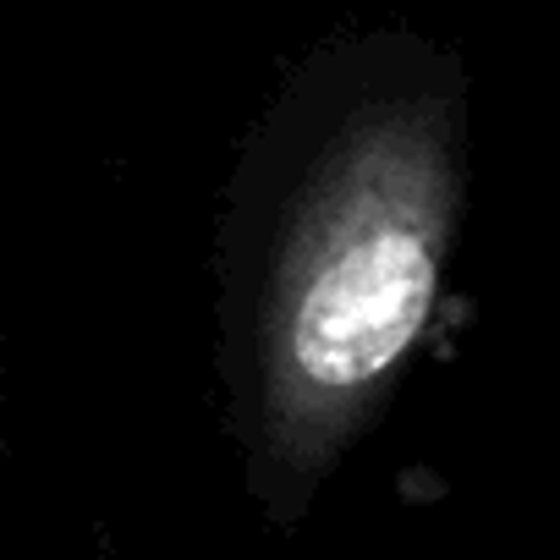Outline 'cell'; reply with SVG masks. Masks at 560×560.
Returning a JSON list of instances; mask_svg holds the SVG:
<instances>
[{
    "label": "cell",
    "mask_w": 560,
    "mask_h": 560,
    "mask_svg": "<svg viewBox=\"0 0 560 560\" xmlns=\"http://www.w3.org/2000/svg\"><path fill=\"white\" fill-rule=\"evenodd\" d=\"M462 203L434 94L352 110L275 198L236 287V401L253 483L308 505L423 341Z\"/></svg>",
    "instance_id": "obj_1"
}]
</instances>
